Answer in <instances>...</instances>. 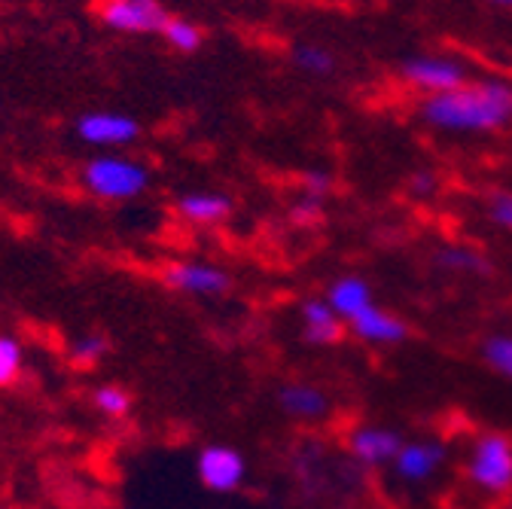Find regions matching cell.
I'll return each mask as SVG.
<instances>
[{
  "mask_svg": "<svg viewBox=\"0 0 512 509\" xmlns=\"http://www.w3.org/2000/svg\"><path fill=\"white\" fill-rule=\"evenodd\" d=\"M421 119L452 135L497 132L512 122V86L503 80H482L464 83L445 95H427L421 104Z\"/></svg>",
  "mask_w": 512,
  "mask_h": 509,
  "instance_id": "obj_1",
  "label": "cell"
},
{
  "mask_svg": "<svg viewBox=\"0 0 512 509\" xmlns=\"http://www.w3.org/2000/svg\"><path fill=\"white\" fill-rule=\"evenodd\" d=\"M150 168L132 156L98 153L80 168V186L98 202H135L150 189Z\"/></svg>",
  "mask_w": 512,
  "mask_h": 509,
  "instance_id": "obj_2",
  "label": "cell"
},
{
  "mask_svg": "<svg viewBox=\"0 0 512 509\" xmlns=\"http://www.w3.org/2000/svg\"><path fill=\"white\" fill-rule=\"evenodd\" d=\"M464 473L473 488L482 494H509L512 491V436L500 430H485L473 439Z\"/></svg>",
  "mask_w": 512,
  "mask_h": 509,
  "instance_id": "obj_3",
  "label": "cell"
},
{
  "mask_svg": "<svg viewBox=\"0 0 512 509\" xmlns=\"http://www.w3.org/2000/svg\"><path fill=\"white\" fill-rule=\"evenodd\" d=\"M162 284L180 296H192V299H220L232 290V275L208 260H171L162 269Z\"/></svg>",
  "mask_w": 512,
  "mask_h": 509,
  "instance_id": "obj_4",
  "label": "cell"
},
{
  "mask_svg": "<svg viewBox=\"0 0 512 509\" xmlns=\"http://www.w3.org/2000/svg\"><path fill=\"white\" fill-rule=\"evenodd\" d=\"M95 19L119 34H162L168 10L162 0H95Z\"/></svg>",
  "mask_w": 512,
  "mask_h": 509,
  "instance_id": "obj_5",
  "label": "cell"
},
{
  "mask_svg": "<svg viewBox=\"0 0 512 509\" xmlns=\"http://www.w3.org/2000/svg\"><path fill=\"white\" fill-rule=\"evenodd\" d=\"M247 458L226 442H211L196 455V479L211 494H235L247 482Z\"/></svg>",
  "mask_w": 512,
  "mask_h": 509,
  "instance_id": "obj_6",
  "label": "cell"
},
{
  "mask_svg": "<svg viewBox=\"0 0 512 509\" xmlns=\"http://www.w3.org/2000/svg\"><path fill=\"white\" fill-rule=\"evenodd\" d=\"M74 135L89 147L119 150V147H132L141 138V122L119 110H89L77 116Z\"/></svg>",
  "mask_w": 512,
  "mask_h": 509,
  "instance_id": "obj_7",
  "label": "cell"
},
{
  "mask_svg": "<svg viewBox=\"0 0 512 509\" xmlns=\"http://www.w3.org/2000/svg\"><path fill=\"white\" fill-rule=\"evenodd\" d=\"M403 433L394 427H381V424H360L348 433V455L360 467H388L394 464L397 452L403 449Z\"/></svg>",
  "mask_w": 512,
  "mask_h": 509,
  "instance_id": "obj_8",
  "label": "cell"
},
{
  "mask_svg": "<svg viewBox=\"0 0 512 509\" xmlns=\"http://www.w3.org/2000/svg\"><path fill=\"white\" fill-rule=\"evenodd\" d=\"M403 80L421 92L430 95H445L455 92L467 83V68L458 65L452 58H433V55H421V58H409L403 65Z\"/></svg>",
  "mask_w": 512,
  "mask_h": 509,
  "instance_id": "obj_9",
  "label": "cell"
},
{
  "mask_svg": "<svg viewBox=\"0 0 512 509\" xmlns=\"http://www.w3.org/2000/svg\"><path fill=\"white\" fill-rule=\"evenodd\" d=\"M448 461V445L442 439H406L403 449L394 458V473L403 482H427L433 479Z\"/></svg>",
  "mask_w": 512,
  "mask_h": 509,
  "instance_id": "obj_10",
  "label": "cell"
},
{
  "mask_svg": "<svg viewBox=\"0 0 512 509\" xmlns=\"http://www.w3.org/2000/svg\"><path fill=\"white\" fill-rule=\"evenodd\" d=\"M348 333H354L363 345H375V348H394L412 336L406 317L381 305H369L366 311H360L348 324Z\"/></svg>",
  "mask_w": 512,
  "mask_h": 509,
  "instance_id": "obj_11",
  "label": "cell"
},
{
  "mask_svg": "<svg viewBox=\"0 0 512 509\" xmlns=\"http://www.w3.org/2000/svg\"><path fill=\"white\" fill-rule=\"evenodd\" d=\"M299 324H302L305 342L317 345V348L342 345L348 336V324L330 308L327 299H317V296H311L299 305Z\"/></svg>",
  "mask_w": 512,
  "mask_h": 509,
  "instance_id": "obj_12",
  "label": "cell"
},
{
  "mask_svg": "<svg viewBox=\"0 0 512 509\" xmlns=\"http://www.w3.org/2000/svg\"><path fill=\"white\" fill-rule=\"evenodd\" d=\"M174 211L189 226L211 229V226H220L232 217L235 202H232V196L217 193V189H192V193H183L174 202Z\"/></svg>",
  "mask_w": 512,
  "mask_h": 509,
  "instance_id": "obj_13",
  "label": "cell"
},
{
  "mask_svg": "<svg viewBox=\"0 0 512 509\" xmlns=\"http://www.w3.org/2000/svg\"><path fill=\"white\" fill-rule=\"evenodd\" d=\"M278 406L293 421H324L333 409L330 394L311 381H287L278 388Z\"/></svg>",
  "mask_w": 512,
  "mask_h": 509,
  "instance_id": "obj_14",
  "label": "cell"
},
{
  "mask_svg": "<svg viewBox=\"0 0 512 509\" xmlns=\"http://www.w3.org/2000/svg\"><path fill=\"white\" fill-rule=\"evenodd\" d=\"M324 299L330 302V308L342 317L345 324H351L360 311H366L369 305H375L372 287H369V281L360 278V275H342V278H336V281L327 287V296H324Z\"/></svg>",
  "mask_w": 512,
  "mask_h": 509,
  "instance_id": "obj_15",
  "label": "cell"
},
{
  "mask_svg": "<svg viewBox=\"0 0 512 509\" xmlns=\"http://www.w3.org/2000/svg\"><path fill=\"white\" fill-rule=\"evenodd\" d=\"M433 263L436 269L442 272H455V275H488L491 272V263L482 250L470 247V244H445L433 253Z\"/></svg>",
  "mask_w": 512,
  "mask_h": 509,
  "instance_id": "obj_16",
  "label": "cell"
},
{
  "mask_svg": "<svg viewBox=\"0 0 512 509\" xmlns=\"http://www.w3.org/2000/svg\"><path fill=\"white\" fill-rule=\"evenodd\" d=\"M110 354V339L101 330H83L68 342V360L80 369L98 366Z\"/></svg>",
  "mask_w": 512,
  "mask_h": 509,
  "instance_id": "obj_17",
  "label": "cell"
},
{
  "mask_svg": "<svg viewBox=\"0 0 512 509\" xmlns=\"http://www.w3.org/2000/svg\"><path fill=\"white\" fill-rule=\"evenodd\" d=\"M25 372V345L10 336L0 333V391L13 388Z\"/></svg>",
  "mask_w": 512,
  "mask_h": 509,
  "instance_id": "obj_18",
  "label": "cell"
},
{
  "mask_svg": "<svg viewBox=\"0 0 512 509\" xmlns=\"http://www.w3.org/2000/svg\"><path fill=\"white\" fill-rule=\"evenodd\" d=\"M92 409L107 421H122L128 412H132V394H128L122 385H98L92 394Z\"/></svg>",
  "mask_w": 512,
  "mask_h": 509,
  "instance_id": "obj_19",
  "label": "cell"
},
{
  "mask_svg": "<svg viewBox=\"0 0 512 509\" xmlns=\"http://www.w3.org/2000/svg\"><path fill=\"white\" fill-rule=\"evenodd\" d=\"M162 37L177 52H196L202 46V40H205V34H202V28L196 22L180 19V16H168V22L162 28Z\"/></svg>",
  "mask_w": 512,
  "mask_h": 509,
  "instance_id": "obj_20",
  "label": "cell"
},
{
  "mask_svg": "<svg viewBox=\"0 0 512 509\" xmlns=\"http://www.w3.org/2000/svg\"><path fill=\"white\" fill-rule=\"evenodd\" d=\"M482 360L488 369H494L497 375L512 381V336H506V333L488 336L482 342Z\"/></svg>",
  "mask_w": 512,
  "mask_h": 509,
  "instance_id": "obj_21",
  "label": "cell"
},
{
  "mask_svg": "<svg viewBox=\"0 0 512 509\" xmlns=\"http://www.w3.org/2000/svg\"><path fill=\"white\" fill-rule=\"evenodd\" d=\"M482 211L488 223H494L503 232H512V189H503V186L488 189L482 199Z\"/></svg>",
  "mask_w": 512,
  "mask_h": 509,
  "instance_id": "obj_22",
  "label": "cell"
},
{
  "mask_svg": "<svg viewBox=\"0 0 512 509\" xmlns=\"http://www.w3.org/2000/svg\"><path fill=\"white\" fill-rule=\"evenodd\" d=\"M293 61H296L299 71L317 74V77H327L336 68V58L324 46H308V43H302V46L293 49Z\"/></svg>",
  "mask_w": 512,
  "mask_h": 509,
  "instance_id": "obj_23",
  "label": "cell"
},
{
  "mask_svg": "<svg viewBox=\"0 0 512 509\" xmlns=\"http://www.w3.org/2000/svg\"><path fill=\"white\" fill-rule=\"evenodd\" d=\"M320 217H324V202H320V199H311V196L296 199L293 208H290V220H293L296 226H314Z\"/></svg>",
  "mask_w": 512,
  "mask_h": 509,
  "instance_id": "obj_24",
  "label": "cell"
},
{
  "mask_svg": "<svg viewBox=\"0 0 512 509\" xmlns=\"http://www.w3.org/2000/svg\"><path fill=\"white\" fill-rule=\"evenodd\" d=\"M330 193H333V177H330L327 171L314 168V171H308V174L302 177V196H311V199H320V202H324Z\"/></svg>",
  "mask_w": 512,
  "mask_h": 509,
  "instance_id": "obj_25",
  "label": "cell"
},
{
  "mask_svg": "<svg viewBox=\"0 0 512 509\" xmlns=\"http://www.w3.org/2000/svg\"><path fill=\"white\" fill-rule=\"evenodd\" d=\"M436 186H439V177L433 171H415V177L409 180L412 196H430L436 193Z\"/></svg>",
  "mask_w": 512,
  "mask_h": 509,
  "instance_id": "obj_26",
  "label": "cell"
},
{
  "mask_svg": "<svg viewBox=\"0 0 512 509\" xmlns=\"http://www.w3.org/2000/svg\"><path fill=\"white\" fill-rule=\"evenodd\" d=\"M491 4H500V7H512V0H491Z\"/></svg>",
  "mask_w": 512,
  "mask_h": 509,
  "instance_id": "obj_27",
  "label": "cell"
},
{
  "mask_svg": "<svg viewBox=\"0 0 512 509\" xmlns=\"http://www.w3.org/2000/svg\"><path fill=\"white\" fill-rule=\"evenodd\" d=\"M0 509H10V506H7V503H4V500H0Z\"/></svg>",
  "mask_w": 512,
  "mask_h": 509,
  "instance_id": "obj_28",
  "label": "cell"
},
{
  "mask_svg": "<svg viewBox=\"0 0 512 509\" xmlns=\"http://www.w3.org/2000/svg\"><path fill=\"white\" fill-rule=\"evenodd\" d=\"M122 509H135V506H122Z\"/></svg>",
  "mask_w": 512,
  "mask_h": 509,
  "instance_id": "obj_29",
  "label": "cell"
},
{
  "mask_svg": "<svg viewBox=\"0 0 512 509\" xmlns=\"http://www.w3.org/2000/svg\"><path fill=\"white\" fill-rule=\"evenodd\" d=\"M506 509H512V503H509V506H506Z\"/></svg>",
  "mask_w": 512,
  "mask_h": 509,
  "instance_id": "obj_30",
  "label": "cell"
}]
</instances>
